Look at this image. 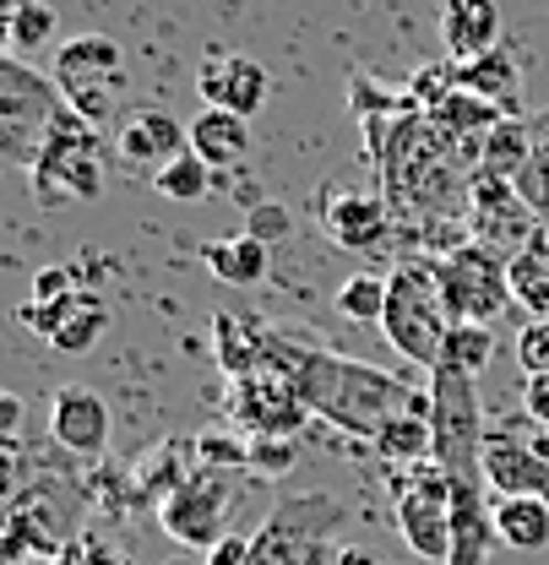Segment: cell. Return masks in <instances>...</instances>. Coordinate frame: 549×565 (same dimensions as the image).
Masks as SVG:
<instances>
[{
	"label": "cell",
	"mask_w": 549,
	"mask_h": 565,
	"mask_svg": "<svg viewBox=\"0 0 549 565\" xmlns=\"http://www.w3.org/2000/svg\"><path fill=\"white\" fill-rule=\"evenodd\" d=\"M256 332H262L267 364H277L299 386L310 414L327 419L332 429L376 440L381 424H392L398 414L430 408V392H413L409 381H398V375H387V370H376L365 359H344L321 338H299L288 327H256Z\"/></svg>",
	"instance_id": "1"
},
{
	"label": "cell",
	"mask_w": 549,
	"mask_h": 565,
	"mask_svg": "<svg viewBox=\"0 0 549 565\" xmlns=\"http://www.w3.org/2000/svg\"><path fill=\"white\" fill-rule=\"evenodd\" d=\"M76 126H87V120L66 104L55 76L22 66L17 55L0 61V152H6V163L33 169L39 152Z\"/></svg>",
	"instance_id": "2"
},
{
	"label": "cell",
	"mask_w": 549,
	"mask_h": 565,
	"mask_svg": "<svg viewBox=\"0 0 549 565\" xmlns=\"http://www.w3.org/2000/svg\"><path fill=\"white\" fill-rule=\"evenodd\" d=\"M452 327L457 321H452L446 294L435 282V262H403L387 278V310H381L387 343L403 353L409 364H419V370H441Z\"/></svg>",
	"instance_id": "3"
},
{
	"label": "cell",
	"mask_w": 549,
	"mask_h": 565,
	"mask_svg": "<svg viewBox=\"0 0 549 565\" xmlns=\"http://www.w3.org/2000/svg\"><path fill=\"white\" fill-rule=\"evenodd\" d=\"M348 522L344 500L294 494L251 533V565H338V527Z\"/></svg>",
	"instance_id": "4"
},
{
	"label": "cell",
	"mask_w": 549,
	"mask_h": 565,
	"mask_svg": "<svg viewBox=\"0 0 549 565\" xmlns=\"http://www.w3.org/2000/svg\"><path fill=\"white\" fill-rule=\"evenodd\" d=\"M50 76L61 82L66 104L93 126L104 131L120 115V93H126V55L109 33H76L66 44H55V66ZM126 120V115H120Z\"/></svg>",
	"instance_id": "5"
},
{
	"label": "cell",
	"mask_w": 549,
	"mask_h": 565,
	"mask_svg": "<svg viewBox=\"0 0 549 565\" xmlns=\"http://www.w3.org/2000/svg\"><path fill=\"white\" fill-rule=\"evenodd\" d=\"M430 429H435V468H446V479H484L479 381L446 364L430 370Z\"/></svg>",
	"instance_id": "6"
},
{
	"label": "cell",
	"mask_w": 549,
	"mask_h": 565,
	"mask_svg": "<svg viewBox=\"0 0 549 565\" xmlns=\"http://www.w3.org/2000/svg\"><path fill=\"white\" fill-rule=\"evenodd\" d=\"M435 282L446 294V310L452 321H474L489 327L500 310H511V262L500 250H489L479 239H463L457 250L435 256Z\"/></svg>",
	"instance_id": "7"
},
{
	"label": "cell",
	"mask_w": 549,
	"mask_h": 565,
	"mask_svg": "<svg viewBox=\"0 0 549 565\" xmlns=\"http://www.w3.org/2000/svg\"><path fill=\"white\" fill-rule=\"evenodd\" d=\"M76 500L87 505V494H71L50 479L28 484L11 494V516H6V565L22 561H61L66 544L76 539Z\"/></svg>",
	"instance_id": "8"
},
{
	"label": "cell",
	"mask_w": 549,
	"mask_h": 565,
	"mask_svg": "<svg viewBox=\"0 0 549 565\" xmlns=\"http://www.w3.org/2000/svg\"><path fill=\"white\" fill-rule=\"evenodd\" d=\"M392 484V505H398V533L419 561L446 565L452 555V479L435 462L403 468Z\"/></svg>",
	"instance_id": "9"
},
{
	"label": "cell",
	"mask_w": 549,
	"mask_h": 565,
	"mask_svg": "<svg viewBox=\"0 0 549 565\" xmlns=\"http://www.w3.org/2000/svg\"><path fill=\"white\" fill-rule=\"evenodd\" d=\"M229 505H234V473L202 468L158 505V527L180 544V550H212L218 539H229Z\"/></svg>",
	"instance_id": "10"
},
{
	"label": "cell",
	"mask_w": 549,
	"mask_h": 565,
	"mask_svg": "<svg viewBox=\"0 0 549 565\" xmlns=\"http://www.w3.org/2000/svg\"><path fill=\"white\" fill-rule=\"evenodd\" d=\"M104 191V147L93 126L61 131L33 163V196L44 207H76Z\"/></svg>",
	"instance_id": "11"
},
{
	"label": "cell",
	"mask_w": 549,
	"mask_h": 565,
	"mask_svg": "<svg viewBox=\"0 0 549 565\" xmlns=\"http://www.w3.org/2000/svg\"><path fill=\"white\" fill-rule=\"evenodd\" d=\"M229 419L240 424V435H299L305 419H310V403L299 397V386L277 370V364H262L256 375H240L229 381V397H223Z\"/></svg>",
	"instance_id": "12"
},
{
	"label": "cell",
	"mask_w": 549,
	"mask_h": 565,
	"mask_svg": "<svg viewBox=\"0 0 549 565\" xmlns=\"http://www.w3.org/2000/svg\"><path fill=\"white\" fill-rule=\"evenodd\" d=\"M539 228H545V223L517 196L511 180H495V174H484V169L468 174V239H479V245L500 250V256L511 262Z\"/></svg>",
	"instance_id": "13"
},
{
	"label": "cell",
	"mask_w": 549,
	"mask_h": 565,
	"mask_svg": "<svg viewBox=\"0 0 549 565\" xmlns=\"http://www.w3.org/2000/svg\"><path fill=\"white\" fill-rule=\"evenodd\" d=\"M316 223L332 245L344 250H381L392 239V207L376 191H353V185H327L316 202Z\"/></svg>",
	"instance_id": "14"
},
{
	"label": "cell",
	"mask_w": 549,
	"mask_h": 565,
	"mask_svg": "<svg viewBox=\"0 0 549 565\" xmlns=\"http://www.w3.org/2000/svg\"><path fill=\"white\" fill-rule=\"evenodd\" d=\"M17 321L33 327L39 338H50L61 353H87V349H98V338L109 332V305H104L93 288H76V294L50 299V305L28 299V305L17 310Z\"/></svg>",
	"instance_id": "15"
},
{
	"label": "cell",
	"mask_w": 549,
	"mask_h": 565,
	"mask_svg": "<svg viewBox=\"0 0 549 565\" xmlns=\"http://www.w3.org/2000/svg\"><path fill=\"white\" fill-rule=\"evenodd\" d=\"M115 152H120V163L126 169H137V174H158V169H169L180 152H191V126H180L175 115H163V109H131L126 120H120V131H115Z\"/></svg>",
	"instance_id": "16"
},
{
	"label": "cell",
	"mask_w": 549,
	"mask_h": 565,
	"mask_svg": "<svg viewBox=\"0 0 549 565\" xmlns=\"http://www.w3.org/2000/svg\"><path fill=\"white\" fill-rule=\"evenodd\" d=\"M50 435H55L61 451L82 457V462H98L109 451V403L93 386H61L55 403H50Z\"/></svg>",
	"instance_id": "17"
},
{
	"label": "cell",
	"mask_w": 549,
	"mask_h": 565,
	"mask_svg": "<svg viewBox=\"0 0 549 565\" xmlns=\"http://www.w3.org/2000/svg\"><path fill=\"white\" fill-rule=\"evenodd\" d=\"M197 87H202L207 109H229V115L251 120V115H262V104H267V93H273V76H267L262 61L223 50V55H207L202 61Z\"/></svg>",
	"instance_id": "18"
},
{
	"label": "cell",
	"mask_w": 549,
	"mask_h": 565,
	"mask_svg": "<svg viewBox=\"0 0 549 565\" xmlns=\"http://www.w3.org/2000/svg\"><path fill=\"white\" fill-rule=\"evenodd\" d=\"M484 484L500 500H517V494L549 500V462L534 451L528 435L495 429V435H484Z\"/></svg>",
	"instance_id": "19"
},
{
	"label": "cell",
	"mask_w": 549,
	"mask_h": 565,
	"mask_svg": "<svg viewBox=\"0 0 549 565\" xmlns=\"http://www.w3.org/2000/svg\"><path fill=\"white\" fill-rule=\"evenodd\" d=\"M484 479H452V555L446 565H489V550L500 544L495 533V505L484 500Z\"/></svg>",
	"instance_id": "20"
},
{
	"label": "cell",
	"mask_w": 549,
	"mask_h": 565,
	"mask_svg": "<svg viewBox=\"0 0 549 565\" xmlns=\"http://www.w3.org/2000/svg\"><path fill=\"white\" fill-rule=\"evenodd\" d=\"M441 44L452 66L500 50V6L495 0H441Z\"/></svg>",
	"instance_id": "21"
},
{
	"label": "cell",
	"mask_w": 549,
	"mask_h": 565,
	"mask_svg": "<svg viewBox=\"0 0 549 565\" xmlns=\"http://www.w3.org/2000/svg\"><path fill=\"white\" fill-rule=\"evenodd\" d=\"M452 87H463V93H474V98H484V104L517 115V104H522V66H517V55L500 44V50H489V55H479V61L452 66Z\"/></svg>",
	"instance_id": "22"
},
{
	"label": "cell",
	"mask_w": 549,
	"mask_h": 565,
	"mask_svg": "<svg viewBox=\"0 0 549 565\" xmlns=\"http://www.w3.org/2000/svg\"><path fill=\"white\" fill-rule=\"evenodd\" d=\"M191 152L202 158L212 174L240 169L245 152H251V120H240V115H229V109H202V115L191 120Z\"/></svg>",
	"instance_id": "23"
},
{
	"label": "cell",
	"mask_w": 549,
	"mask_h": 565,
	"mask_svg": "<svg viewBox=\"0 0 549 565\" xmlns=\"http://www.w3.org/2000/svg\"><path fill=\"white\" fill-rule=\"evenodd\" d=\"M191 473H197V446H175V440H163V446H152V451L141 457L126 479H131V500H147V505L158 511V505L180 490Z\"/></svg>",
	"instance_id": "24"
},
{
	"label": "cell",
	"mask_w": 549,
	"mask_h": 565,
	"mask_svg": "<svg viewBox=\"0 0 549 565\" xmlns=\"http://www.w3.org/2000/svg\"><path fill=\"white\" fill-rule=\"evenodd\" d=\"M207 273L229 288H256L273 267V245H262L256 234H234V239H202Z\"/></svg>",
	"instance_id": "25"
},
{
	"label": "cell",
	"mask_w": 549,
	"mask_h": 565,
	"mask_svg": "<svg viewBox=\"0 0 549 565\" xmlns=\"http://www.w3.org/2000/svg\"><path fill=\"white\" fill-rule=\"evenodd\" d=\"M398 473L403 468H419V462H435V429H430V408H413V414H398L392 424H381V435L370 440Z\"/></svg>",
	"instance_id": "26"
},
{
	"label": "cell",
	"mask_w": 549,
	"mask_h": 565,
	"mask_svg": "<svg viewBox=\"0 0 549 565\" xmlns=\"http://www.w3.org/2000/svg\"><path fill=\"white\" fill-rule=\"evenodd\" d=\"M511 299H517V310H528V321H549V234L545 228L511 256Z\"/></svg>",
	"instance_id": "27"
},
{
	"label": "cell",
	"mask_w": 549,
	"mask_h": 565,
	"mask_svg": "<svg viewBox=\"0 0 549 565\" xmlns=\"http://www.w3.org/2000/svg\"><path fill=\"white\" fill-rule=\"evenodd\" d=\"M212 353H218V364H223V375H229V381L256 375V370L267 364V353H262V332H256L251 321L229 316V310H218V316H212Z\"/></svg>",
	"instance_id": "28"
},
{
	"label": "cell",
	"mask_w": 549,
	"mask_h": 565,
	"mask_svg": "<svg viewBox=\"0 0 549 565\" xmlns=\"http://www.w3.org/2000/svg\"><path fill=\"white\" fill-rule=\"evenodd\" d=\"M495 533L511 550H545L549 544V500L539 494H517V500H495Z\"/></svg>",
	"instance_id": "29"
},
{
	"label": "cell",
	"mask_w": 549,
	"mask_h": 565,
	"mask_svg": "<svg viewBox=\"0 0 549 565\" xmlns=\"http://www.w3.org/2000/svg\"><path fill=\"white\" fill-rule=\"evenodd\" d=\"M55 28H61V17L50 0H6V55L22 61V55L44 50L55 39Z\"/></svg>",
	"instance_id": "30"
},
{
	"label": "cell",
	"mask_w": 549,
	"mask_h": 565,
	"mask_svg": "<svg viewBox=\"0 0 549 565\" xmlns=\"http://www.w3.org/2000/svg\"><path fill=\"white\" fill-rule=\"evenodd\" d=\"M528 152H534V126L511 115V120H500V126L484 137L479 169H484V174H495V180H511V185H517V174H522Z\"/></svg>",
	"instance_id": "31"
},
{
	"label": "cell",
	"mask_w": 549,
	"mask_h": 565,
	"mask_svg": "<svg viewBox=\"0 0 549 565\" xmlns=\"http://www.w3.org/2000/svg\"><path fill=\"white\" fill-rule=\"evenodd\" d=\"M489 359H495V332L489 327H474V321H457L452 327V338H446V370H457V375H468V381H479L484 370H489Z\"/></svg>",
	"instance_id": "32"
},
{
	"label": "cell",
	"mask_w": 549,
	"mask_h": 565,
	"mask_svg": "<svg viewBox=\"0 0 549 565\" xmlns=\"http://www.w3.org/2000/svg\"><path fill=\"white\" fill-rule=\"evenodd\" d=\"M152 185H158L163 202H202L207 191H212V169H207L197 152H180L169 169L152 174Z\"/></svg>",
	"instance_id": "33"
},
{
	"label": "cell",
	"mask_w": 549,
	"mask_h": 565,
	"mask_svg": "<svg viewBox=\"0 0 549 565\" xmlns=\"http://www.w3.org/2000/svg\"><path fill=\"white\" fill-rule=\"evenodd\" d=\"M517 196L534 207L539 223H549V120L534 126V152H528V163L517 174Z\"/></svg>",
	"instance_id": "34"
},
{
	"label": "cell",
	"mask_w": 549,
	"mask_h": 565,
	"mask_svg": "<svg viewBox=\"0 0 549 565\" xmlns=\"http://www.w3.org/2000/svg\"><path fill=\"white\" fill-rule=\"evenodd\" d=\"M191 446H197V462H202V468H223V473L251 468V435H234V429H202Z\"/></svg>",
	"instance_id": "35"
},
{
	"label": "cell",
	"mask_w": 549,
	"mask_h": 565,
	"mask_svg": "<svg viewBox=\"0 0 549 565\" xmlns=\"http://www.w3.org/2000/svg\"><path fill=\"white\" fill-rule=\"evenodd\" d=\"M381 310H387V278L353 273V278L338 288V316H348V321H376V327H381Z\"/></svg>",
	"instance_id": "36"
},
{
	"label": "cell",
	"mask_w": 549,
	"mask_h": 565,
	"mask_svg": "<svg viewBox=\"0 0 549 565\" xmlns=\"http://www.w3.org/2000/svg\"><path fill=\"white\" fill-rule=\"evenodd\" d=\"M294 462H299V440H288V435H251V473L283 479Z\"/></svg>",
	"instance_id": "37"
},
{
	"label": "cell",
	"mask_w": 549,
	"mask_h": 565,
	"mask_svg": "<svg viewBox=\"0 0 549 565\" xmlns=\"http://www.w3.org/2000/svg\"><path fill=\"white\" fill-rule=\"evenodd\" d=\"M61 565H137L109 533H76L66 544V555H61Z\"/></svg>",
	"instance_id": "38"
},
{
	"label": "cell",
	"mask_w": 549,
	"mask_h": 565,
	"mask_svg": "<svg viewBox=\"0 0 549 565\" xmlns=\"http://www.w3.org/2000/svg\"><path fill=\"white\" fill-rule=\"evenodd\" d=\"M517 364L522 375H549V321H522L517 327Z\"/></svg>",
	"instance_id": "39"
},
{
	"label": "cell",
	"mask_w": 549,
	"mask_h": 565,
	"mask_svg": "<svg viewBox=\"0 0 549 565\" xmlns=\"http://www.w3.org/2000/svg\"><path fill=\"white\" fill-rule=\"evenodd\" d=\"M288 228H294V217L283 202H251V212H245V234H256L262 245H277Z\"/></svg>",
	"instance_id": "40"
},
{
	"label": "cell",
	"mask_w": 549,
	"mask_h": 565,
	"mask_svg": "<svg viewBox=\"0 0 549 565\" xmlns=\"http://www.w3.org/2000/svg\"><path fill=\"white\" fill-rule=\"evenodd\" d=\"M76 288H82L76 267H44V273L33 278V299L50 305V299H66V294H76Z\"/></svg>",
	"instance_id": "41"
},
{
	"label": "cell",
	"mask_w": 549,
	"mask_h": 565,
	"mask_svg": "<svg viewBox=\"0 0 549 565\" xmlns=\"http://www.w3.org/2000/svg\"><path fill=\"white\" fill-rule=\"evenodd\" d=\"M202 565H251V533H229L202 555Z\"/></svg>",
	"instance_id": "42"
},
{
	"label": "cell",
	"mask_w": 549,
	"mask_h": 565,
	"mask_svg": "<svg viewBox=\"0 0 549 565\" xmlns=\"http://www.w3.org/2000/svg\"><path fill=\"white\" fill-rule=\"evenodd\" d=\"M528 419H534V429H549V375H534L528 381Z\"/></svg>",
	"instance_id": "43"
},
{
	"label": "cell",
	"mask_w": 549,
	"mask_h": 565,
	"mask_svg": "<svg viewBox=\"0 0 549 565\" xmlns=\"http://www.w3.org/2000/svg\"><path fill=\"white\" fill-rule=\"evenodd\" d=\"M17 429H22V397L6 392L0 397V440H17Z\"/></svg>",
	"instance_id": "44"
},
{
	"label": "cell",
	"mask_w": 549,
	"mask_h": 565,
	"mask_svg": "<svg viewBox=\"0 0 549 565\" xmlns=\"http://www.w3.org/2000/svg\"><path fill=\"white\" fill-rule=\"evenodd\" d=\"M338 565H376V561H370L365 550H344V555H338Z\"/></svg>",
	"instance_id": "45"
},
{
	"label": "cell",
	"mask_w": 549,
	"mask_h": 565,
	"mask_svg": "<svg viewBox=\"0 0 549 565\" xmlns=\"http://www.w3.org/2000/svg\"><path fill=\"white\" fill-rule=\"evenodd\" d=\"M528 440H534V451H539V457L549 462V429H539V435H528Z\"/></svg>",
	"instance_id": "46"
},
{
	"label": "cell",
	"mask_w": 549,
	"mask_h": 565,
	"mask_svg": "<svg viewBox=\"0 0 549 565\" xmlns=\"http://www.w3.org/2000/svg\"><path fill=\"white\" fill-rule=\"evenodd\" d=\"M169 565H191V561H169Z\"/></svg>",
	"instance_id": "47"
},
{
	"label": "cell",
	"mask_w": 549,
	"mask_h": 565,
	"mask_svg": "<svg viewBox=\"0 0 549 565\" xmlns=\"http://www.w3.org/2000/svg\"><path fill=\"white\" fill-rule=\"evenodd\" d=\"M545 234H549V223H545Z\"/></svg>",
	"instance_id": "48"
}]
</instances>
